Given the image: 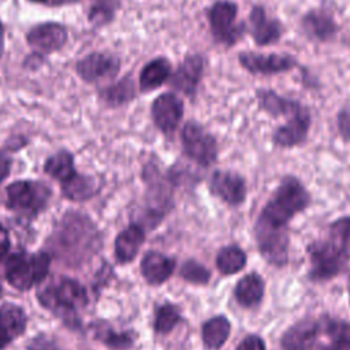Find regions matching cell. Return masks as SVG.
I'll use <instances>...</instances> for the list:
<instances>
[{"instance_id": "obj_7", "label": "cell", "mask_w": 350, "mask_h": 350, "mask_svg": "<svg viewBox=\"0 0 350 350\" xmlns=\"http://www.w3.org/2000/svg\"><path fill=\"white\" fill-rule=\"evenodd\" d=\"M238 7L232 1H217L209 11V23L213 37L223 44H234L242 34V26L237 25Z\"/></svg>"}, {"instance_id": "obj_30", "label": "cell", "mask_w": 350, "mask_h": 350, "mask_svg": "<svg viewBox=\"0 0 350 350\" xmlns=\"http://www.w3.org/2000/svg\"><path fill=\"white\" fill-rule=\"evenodd\" d=\"M101 98L111 105H120L134 97V83L130 78H123L118 83L101 90Z\"/></svg>"}, {"instance_id": "obj_37", "label": "cell", "mask_w": 350, "mask_h": 350, "mask_svg": "<svg viewBox=\"0 0 350 350\" xmlns=\"http://www.w3.org/2000/svg\"><path fill=\"white\" fill-rule=\"evenodd\" d=\"M237 350H265V345L262 339L256 335L246 336L237 347Z\"/></svg>"}, {"instance_id": "obj_32", "label": "cell", "mask_w": 350, "mask_h": 350, "mask_svg": "<svg viewBox=\"0 0 350 350\" xmlns=\"http://www.w3.org/2000/svg\"><path fill=\"white\" fill-rule=\"evenodd\" d=\"M180 276L189 283L205 284L211 278V272L198 261L187 260L180 267Z\"/></svg>"}, {"instance_id": "obj_23", "label": "cell", "mask_w": 350, "mask_h": 350, "mask_svg": "<svg viewBox=\"0 0 350 350\" xmlns=\"http://www.w3.org/2000/svg\"><path fill=\"white\" fill-rule=\"evenodd\" d=\"M257 98H258L260 107L265 112L271 113L272 116L286 115L290 118L291 115H294L297 111H299L302 108V105L299 103L283 98L272 90H258Z\"/></svg>"}, {"instance_id": "obj_31", "label": "cell", "mask_w": 350, "mask_h": 350, "mask_svg": "<svg viewBox=\"0 0 350 350\" xmlns=\"http://www.w3.org/2000/svg\"><path fill=\"white\" fill-rule=\"evenodd\" d=\"M96 336L108 347L112 349H127L134 343L135 335L131 331L115 332L111 327H98L96 329Z\"/></svg>"}, {"instance_id": "obj_8", "label": "cell", "mask_w": 350, "mask_h": 350, "mask_svg": "<svg viewBox=\"0 0 350 350\" xmlns=\"http://www.w3.org/2000/svg\"><path fill=\"white\" fill-rule=\"evenodd\" d=\"M150 112L156 127L161 133L171 135L182 119L183 103L174 93H163L154 98Z\"/></svg>"}, {"instance_id": "obj_24", "label": "cell", "mask_w": 350, "mask_h": 350, "mask_svg": "<svg viewBox=\"0 0 350 350\" xmlns=\"http://www.w3.org/2000/svg\"><path fill=\"white\" fill-rule=\"evenodd\" d=\"M231 331L230 321L224 316H215L204 323L201 334L202 340L209 349H220L227 340Z\"/></svg>"}, {"instance_id": "obj_41", "label": "cell", "mask_w": 350, "mask_h": 350, "mask_svg": "<svg viewBox=\"0 0 350 350\" xmlns=\"http://www.w3.org/2000/svg\"><path fill=\"white\" fill-rule=\"evenodd\" d=\"M79 0H51L49 4L52 5H62V4H68V3H77Z\"/></svg>"}, {"instance_id": "obj_28", "label": "cell", "mask_w": 350, "mask_h": 350, "mask_svg": "<svg viewBox=\"0 0 350 350\" xmlns=\"http://www.w3.org/2000/svg\"><path fill=\"white\" fill-rule=\"evenodd\" d=\"M304 27L310 36L319 40L329 38L336 30L334 21L321 11H312L306 14L304 18Z\"/></svg>"}, {"instance_id": "obj_4", "label": "cell", "mask_w": 350, "mask_h": 350, "mask_svg": "<svg viewBox=\"0 0 350 350\" xmlns=\"http://www.w3.org/2000/svg\"><path fill=\"white\" fill-rule=\"evenodd\" d=\"M7 208L16 216L31 220L48 205L51 189L38 180H16L7 186Z\"/></svg>"}, {"instance_id": "obj_2", "label": "cell", "mask_w": 350, "mask_h": 350, "mask_svg": "<svg viewBox=\"0 0 350 350\" xmlns=\"http://www.w3.org/2000/svg\"><path fill=\"white\" fill-rule=\"evenodd\" d=\"M38 302L59 317L75 320L77 310L85 308L89 298L86 288L75 279L59 276L37 293Z\"/></svg>"}, {"instance_id": "obj_35", "label": "cell", "mask_w": 350, "mask_h": 350, "mask_svg": "<svg viewBox=\"0 0 350 350\" xmlns=\"http://www.w3.org/2000/svg\"><path fill=\"white\" fill-rule=\"evenodd\" d=\"M27 350H63L52 338L40 334L26 345Z\"/></svg>"}, {"instance_id": "obj_27", "label": "cell", "mask_w": 350, "mask_h": 350, "mask_svg": "<svg viewBox=\"0 0 350 350\" xmlns=\"http://www.w3.org/2000/svg\"><path fill=\"white\" fill-rule=\"evenodd\" d=\"M182 321V313L180 309L171 304L164 302L154 309V320H153V329L156 334L165 335L171 332L175 325H178Z\"/></svg>"}, {"instance_id": "obj_22", "label": "cell", "mask_w": 350, "mask_h": 350, "mask_svg": "<svg viewBox=\"0 0 350 350\" xmlns=\"http://www.w3.org/2000/svg\"><path fill=\"white\" fill-rule=\"evenodd\" d=\"M171 77V63L165 57H157L149 62L139 74L141 92H149L161 86Z\"/></svg>"}, {"instance_id": "obj_11", "label": "cell", "mask_w": 350, "mask_h": 350, "mask_svg": "<svg viewBox=\"0 0 350 350\" xmlns=\"http://www.w3.org/2000/svg\"><path fill=\"white\" fill-rule=\"evenodd\" d=\"M26 41L37 53H52L66 44L67 30L60 23H41L29 30Z\"/></svg>"}, {"instance_id": "obj_42", "label": "cell", "mask_w": 350, "mask_h": 350, "mask_svg": "<svg viewBox=\"0 0 350 350\" xmlns=\"http://www.w3.org/2000/svg\"><path fill=\"white\" fill-rule=\"evenodd\" d=\"M29 1H33V3H44V4H49L51 0H29Z\"/></svg>"}, {"instance_id": "obj_29", "label": "cell", "mask_w": 350, "mask_h": 350, "mask_svg": "<svg viewBox=\"0 0 350 350\" xmlns=\"http://www.w3.org/2000/svg\"><path fill=\"white\" fill-rule=\"evenodd\" d=\"M246 264V254L243 250L235 245L226 246L220 249L216 257L217 269L223 275H232L241 271Z\"/></svg>"}, {"instance_id": "obj_33", "label": "cell", "mask_w": 350, "mask_h": 350, "mask_svg": "<svg viewBox=\"0 0 350 350\" xmlns=\"http://www.w3.org/2000/svg\"><path fill=\"white\" fill-rule=\"evenodd\" d=\"M331 241L346 252L350 249V217H342L331 226Z\"/></svg>"}, {"instance_id": "obj_3", "label": "cell", "mask_w": 350, "mask_h": 350, "mask_svg": "<svg viewBox=\"0 0 350 350\" xmlns=\"http://www.w3.org/2000/svg\"><path fill=\"white\" fill-rule=\"evenodd\" d=\"M51 257L46 252H18L11 254L4 264V278L10 286L27 291L48 278Z\"/></svg>"}, {"instance_id": "obj_40", "label": "cell", "mask_w": 350, "mask_h": 350, "mask_svg": "<svg viewBox=\"0 0 350 350\" xmlns=\"http://www.w3.org/2000/svg\"><path fill=\"white\" fill-rule=\"evenodd\" d=\"M4 52V27L3 23L0 22V57L3 56Z\"/></svg>"}, {"instance_id": "obj_17", "label": "cell", "mask_w": 350, "mask_h": 350, "mask_svg": "<svg viewBox=\"0 0 350 350\" xmlns=\"http://www.w3.org/2000/svg\"><path fill=\"white\" fill-rule=\"evenodd\" d=\"M204 62L198 55L187 56L171 77V85L186 96H191L202 77Z\"/></svg>"}, {"instance_id": "obj_16", "label": "cell", "mask_w": 350, "mask_h": 350, "mask_svg": "<svg viewBox=\"0 0 350 350\" xmlns=\"http://www.w3.org/2000/svg\"><path fill=\"white\" fill-rule=\"evenodd\" d=\"M310 124V115L305 107L297 111L294 115L288 118L284 126L279 127L273 133V142L279 146L290 148L294 145L301 144L309 130Z\"/></svg>"}, {"instance_id": "obj_18", "label": "cell", "mask_w": 350, "mask_h": 350, "mask_svg": "<svg viewBox=\"0 0 350 350\" xmlns=\"http://www.w3.org/2000/svg\"><path fill=\"white\" fill-rule=\"evenodd\" d=\"M250 31L257 45H268L278 41L282 34V26L276 19H269L265 14V10L260 5H256L250 11L249 16Z\"/></svg>"}, {"instance_id": "obj_21", "label": "cell", "mask_w": 350, "mask_h": 350, "mask_svg": "<svg viewBox=\"0 0 350 350\" xmlns=\"http://www.w3.org/2000/svg\"><path fill=\"white\" fill-rule=\"evenodd\" d=\"M60 185L63 196L75 202L86 201L98 191L97 180L93 176H88L78 172H75L70 179Z\"/></svg>"}, {"instance_id": "obj_44", "label": "cell", "mask_w": 350, "mask_h": 350, "mask_svg": "<svg viewBox=\"0 0 350 350\" xmlns=\"http://www.w3.org/2000/svg\"><path fill=\"white\" fill-rule=\"evenodd\" d=\"M349 293H350V279H349Z\"/></svg>"}, {"instance_id": "obj_19", "label": "cell", "mask_w": 350, "mask_h": 350, "mask_svg": "<svg viewBox=\"0 0 350 350\" xmlns=\"http://www.w3.org/2000/svg\"><path fill=\"white\" fill-rule=\"evenodd\" d=\"M145 241L144 228L134 223L122 230L115 239V257L119 262H130L138 254Z\"/></svg>"}, {"instance_id": "obj_26", "label": "cell", "mask_w": 350, "mask_h": 350, "mask_svg": "<svg viewBox=\"0 0 350 350\" xmlns=\"http://www.w3.org/2000/svg\"><path fill=\"white\" fill-rule=\"evenodd\" d=\"M264 293V284L258 275L243 276L235 287V298L243 306H253L260 302Z\"/></svg>"}, {"instance_id": "obj_39", "label": "cell", "mask_w": 350, "mask_h": 350, "mask_svg": "<svg viewBox=\"0 0 350 350\" xmlns=\"http://www.w3.org/2000/svg\"><path fill=\"white\" fill-rule=\"evenodd\" d=\"M10 170H11V160L3 152H0V183L10 175Z\"/></svg>"}, {"instance_id": "obj_13", "label": "cell", "mask_w": 350, "mask_h": 350, "mask_svg": "<svg viewBox=\"0 0 350 350\" xmlns=\"http://www.w3.org/2000/svg\"><path fill=\"white\" fill-rule=\"evenodd\" d=\"M239 63L253 74H275L291 70L295 66V60L286 55H261L253 52L241 53Z\"/></svg>"}, {"instance_id": "obj_25", "label": "cell", "mask_w": 350, "mask_h": 350, "mask_svg": "<svg viewBox=\"0 0 350 350\" xmlns=\"http://www.w3.org/2000/svg\"><path fill=\"white\" fill-rule=\"evenodd\" d=\"M44 171L51 178L57 179L60 183L70 179L77 171L74 167V157L67 150H59L49 156L44 164Z\"/></svg>"}, {"instance_id": "obj_6", "label": "cell", "mask_w": 350, "mask_h": 350, "mask_svg": "<svg viewBox=\"0 0 350 350\" xmlns=\"http://www.w3.org/2000/svg\"><path fill=\"white\" fill-rule=\"evenodd\" d=\"M312 261V276L314 279H328L336 275L345 265L347 253L332 241L316 242L309 247Z\"/></svg>"}, {"instance_id": "obj_38", "label": "cell", "mask_w": 350, "mask_h": 350, "mask_svg": "<svg viewBox=\"0 0 350 350\" xmlns=\"http://www.w3.org/2000/svg\"><path fill=\"white\" fill-rule=\"evenodd\" d=\"M10 246H11L10 234H8L7 228L0 223V260H3L7 256Z\"/></svg>"}, {"instance_id": "obj_36", "label": "cell", "mask_w": 350, "mask_h": 350, "mask_svg": "<svg viewBox=\"0 0 350 350\" xmlns=\"http://www.w3.org/2000/svg\"><path fill=\"white\" fill-rule=\"evenodd\" d=\"M338 129L345 139H350V108H346L339 112Z\"/></svg>"}, {"instance_id": "obj_20", "label": "cell", "mask_w": 350, "mask_h": 350, "mask_svg": "<svg viewBox=\"0 0 350 350\" xmlns=\"http://www.w3.org/2000/svg\"><path fill=\"white\" fill-rule=\"evenodd\" d=\"M317 334V323L305 319L287 329L282 338V347L284 350H308L314 343Z\"/></svg>"}, {"instance_id": "obj_14", "label": "cell", "mask_w": 350, "mask_h": 350, "mask_svg": "<svg viewBox=\"0 0 350 350\" xmlns=\"http://www.w3.org/2000/svg\"><path fill=\"white\" fill-rule=\"evenodd\" d=\"M26 325L27 314L19 305L3 304L0 306V350L23 335Z\"/></svg>"}, {"instance_id": "obj_10", "label": "cell", "mask_w": 350, "mask_h": 350, "mask_svg": "<svg viewBox=\"0 0 350 350\" xmlns=\"http://www.w3.org/2000/svg\"><path fill=\"white\" fill-rule=\"evenodd\" d=\"M120 63L115 56L93 52L77 63L78 75L86 82H98L113 78L119 71Z\"/></svg>"}, {"instance_id": "obj_9", "label": "cell", "mask_w": 350, "mask_h": 350, "mask_svg": "<svg viewBox=\"0 0 350 350\" xmlns=\"http://www.w3.org/2000/svg\"><path fill=\"white\" fill-rule=\"evenodd\" d=\"M256 238L261 254L272 264H284L287 260V231L262 223L256 224Z\"/></svg>"}, {"instance_id": "obj_43", "label": "cell", "mask_w": 350, "mask_h": 350, "mask_svg": "<svg viewBox=\"0 0 350 350\" xmlns=\"http://www.w3.org/2000/svg\"><path fill=\"white\" fill-rule=\"evenodd\" d=\"M1 294H3V286H1V282H0V297H1Z\"/></svg>"}, {"instance_id": "obj_1", "label": "cell", "mask_w": 350, "mask_h": 350, "mask_svg": "<svg viewBox=\"0 0 350 350\" xmlns=\"http://www.w3.org/2000/svg\"><path fill=\"white\" fill-rule=\"evenodd\" d=\"M308 204L309 194L306 189L298 179L287 176L282 180L257 221L273 228L284 230L288 220L295 216V213L304 211Z\"/></svg>"}, {"instance_id": "obj_15", "label": "cell", "mask_w": 350, "mask_h": 350, "mask_svg": "<svg viewBox=\"0 0 350 350\" xmlns=\"http://www.w3.org/2000/svg\"><path fill=\"white\" fill-rule=\"evenodd\" d=\"M175 258L156 250L145 253L139 264L144 279L148 284L152 286L163 284L167 279H170V276L175 271Z\"/></svg>"}, {"instance_id": "obj_12", "label": "cell", "mask_w": 350, "mask_h": 350, "mask_svg": "<svg viewBox=\"0 0 350 350\" xmlns=\"http://www.w3.org/2000/svg\"><path fill=\"white\" fill-rule=\"evenodd\" d=\"M211 191L230 205L241 204L246 197V185L241 175L231 171H216L209 180Z\"/></svg>"}, {"instance_id": "obj_5", "label": "cell", "mask_w": 350, "mask_h": 350, "mask_svg": "<svg viewBox=\"0 0 350 350\" xmlns=\"http://www.w3.org/2000/svg\"><path fill=\"white\" fill-rule=\"evenodd\" d=\"M182 145L186 154L202 167H208L216 160L217 145L215 138L196 122H187L183 126Z\"/></svg>"}, {"instance_id": "obj_34", "label": "cell", "mask_w": 350, "mask_h": 350, "mask_svg": "<svg viewBox=\"0 0 350 350\" xmlns=\"http://www.w3.org/2000/svg\"><path fill=\"white\" fill-rule=\"evenodd\" d=\"M112 16H113V3L108 0L97 1L89 12V21L96 26L108 23L112 19Z\"/></svg>"}]
</instances>
